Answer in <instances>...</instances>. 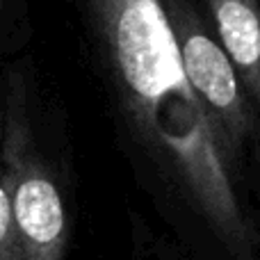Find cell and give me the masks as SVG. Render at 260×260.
<instances>
[{"label": "cell", "instance_id": "6da1fadb", "mask_svg": "<svg viewBox=\"0 0 260 260\" xmlns=\"http://www.w3.org/2000/svg\"><path fill=\"white\" fill-rule=\"evenodd\" d=\"M94 85L128 155L183 201L231 256L249 260L251 226L212 126L185 76L162 0H67Z\"/></svg>", "mask_w": 260, "mask_h": 260}, {"label": "cell", "instance_id": "7a4b0ae2", "mask_svg": "<svg viewBox=\"0 0 260 260\" xmlns=\"http://www.w3.org/2000/svg\"><path fill=\"white\" fill-rule=\"evenodd\" d=\"M30 55H16L0 76V169L18 260H64L69 215L48 135L55 119Z\"/></svg>", "mask_w": 260, "mask_h": 260}, {"label": "cell", "instance_id": "3957f363", "mask_svg": "<svg viewBox=\"0 0 260 260\" xmlns=\"http://www.w3.org/2000/svg\"><path fill=\"white\" fill-rule=\"evenodd\" d=\"M185 76L242 187L260 160V112L219 46L199 0H162Z\"/></svg>", "mask_w": 260, "mask_h": 260}, {"label": "cell", "instance_id": "277c9868", "mask_svg": "<svg viewBox=\"0 0 260 260\" xmlns=\"http://www.w3.org/2000/svg\"><path fill=\"white\" fill-rule=\"evenodd\" d=\"M235 73L260 112V0H199Z\"/></svg>", "mask_w": 260, "mask_h": 260}, {"label": "cell", "instance_id": "5b68a950", "mask_svg": "<svg viewBox=\"0 0 260 260\" xmlns=\"http://www.w3.org/2000/svg\"><path fill=\"white\" fill-rule=\"evenodd\" d=\"M32 37L30 0H0V55L16 57Z\"/></svg>", "mask_w": 260, "mask_h": 260}, {"label": "cell", "instance_id": "8992f818", "mask_svg": "<svg viewBox=\"0 0 260 260\" xmlns=\"http://www.w3.org/2000/svg\"><path fill=\"white\" fill-rule=\"evenodd\" d=\"M0 260H18L16 240L12 231V217H9V203L3 185V169H0Z\"/></svg>", "mask_w": 260, "mask_h": 260}]
</instances>
